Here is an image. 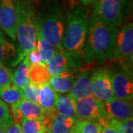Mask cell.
I'll list each match as a JSON object with an SVG mask.
<instances>
[{
    "mask_svg": "<svg viewBox=\"0 0 133 133\" xmlns=\"http://www.w3.org/2000/svg\"><path fill=\"white\" fill-rule=\"evenodd\" d=\"M77 58L64 50H56L52 58L47 63L51 76H56L69 68L76 67Z\"/></svg>",
    "mask_w": 133,
    "mask_h": 133,
    "instance_id": "cell-14",
    "label": "cell"
},
{
    "mask_svg": "<svg viewBox=\"0 0 133 133\" xmlns=\"http://www.w3.org/2000/svg\"><path fill=\"white\" fill-rule=\"evenodd\" d=\"M56 109L58 112L66 117L76 118L75 100L72 99L68 94L67 95L58 94Z\"/></svg>",
    "mask_w": 133,
    "mask_h": 133,
    "instance_id": "cell-21",
    "label": "cell"
},
{
    "mask_svg": "<svg viewBox=\"0 0 133 133\" xmlns=\"http://www.w3.org/2000/svg\"><path fill=\"white\" fill-rule=\"evenodd\" d=\"M14 121L8 107L2 100L0 99V126L8 128Z\"/></svg>",
    "mask_w": 133,
    "mask_h": 133,
    "instance_id": "cell-26",
    "label": "cell"
},
{
    "mask_svg": "<svg viewBox=\"0 0 133 133\" xmlns=\"http://www.w3.org/2000/svg\"><path fill=\"white\" fill-rule=\"evenodd\" d=\"M58 94L49 83L39 87L38 104L44 112H52L56 110V101Z\"/></svg>",
    "mask_w": 133,
    "mask_h": 133,
    "instance_id": "cell-18",
    "label": "cell"
},
{
    "mask_svg": "<svg viewBox=\"0 0 133 133\" xmlns=\"http://www.w3.org/2000/svg\"><path fill=\"white\" fill-rule=\"evenodd\" d=\"M112 89L115 98L132 100L133 97L132 74L127 67L110 72Z\"/></svg>",
    "mask_w": 133,
    "mask_h": 133,
    "instance_id": "cell-7",
    "label": "cell"
},
{
    "mask_svg": "<svg viewBox=\"0 0 133 133\" xmlns=\"http://www.w3.org/2000/svg\"><path fill=\"white\" fill-rule=\"evenodd\" d=\"M13 73L9 66L0 64V86L11 84L13 83Z\"/></svg>",
    "mask_w": 133,
    "mask_h": 133,
    "instance_id": "cell-29",
    "label": "cell"
},
{
    "mask_svg": "<svg viewBox=\"0 0 133 133\" xmlns=\"http://www.w3.org/2000/svg\"><path fill=\"white\" fill-rule=\"evenodd\" d=\"M36 29L46 42L56 50H64L62 40L64 19L59 11H52L36 22Z\"/></svg>",
    "mask_w": 133,
    "mask_h": 133,
    "instance_id": "cell-4",
    "label": "cell"
},
{
    "mask_svg": "<svg viewBox=\"0 0 133 133\" xmlns=\"http://www.w3.org/2000/svg\"><path fill=\"white\" fill-rule=\"evenodd\" d=\"M76 78L74 72L69 68L56 76H51L49 81L52 88L59 93L69 92Z\"/></svg>",
    "mask_w": 133,
    "mask_h": 133,
    "instance_id": "cell-17",
    "label": "cell"
},
{
    "mask_svg": "<svg viewBox=\"0 0 133 133\" xmlns=\"http://www.w3.org/2000/svg\"><path fill=\"white\" fill-rule=\"evenodd\" d=\"M42 121L45 127L52 133H70L78 119L66 117L55 110L52 112H44Z\"/></svg>",
    "mask_w": 133,
    "mask_h": 133,
    "instance_id": "cell-11",
    "label": "cell"
},
{
    "mask_svg": "<svg viewBox=\"0 0 133 133\" xmlns=\"http://www.w3.org/2000/svg\"><path fill=\"white\" fill-rule=\"evenodd\" d=\"M19 123L22 133H43L46 129L43 121L40 119L22 118Z\"/></svg>",
    "mask_w": 133,
    "mask_h": 133,
    "instance_id": "cell-23",
    "label": "cell"
},
{
    "mask_svg": "<svg viewBox=\"0 0 133 133\" xmlns=\"http://www.w3.org/2000/svg\"><path fill=\"white\" fill-rule=\"evenodd\" d=\"M112 122L114 124L117 133H133L132 118H130L124 121L112 120Z\"/></svg>",
    "mask_w": 133,
    "mask_h": 133,
    "instance_id": "cell-28",
    "label": "cell"
},
{
    "mask_svg": "<svg viewBox=\"0 0 133 133\" xmlns=\"http://www.w3.org/2000/svg\"><path fill=\"white\" fill-rule=\"evenodd\" d=\"M104 104L106 112L111 120L124 121L132 118V100H124L114 98Z\"/></svg>",
    "mask_w": 133,
    "mask_h": 133,
    "instance_id": "cell-13",
    "label": "cell"
},
{
    "mask_svg": "<svg viewBox=\"0 0 133 133\" xmlns=\"http://www.w3.org/2000/svg\"><path fill=\"white\" fill-rule=\"evenodd\" d=\"M18 0H0V28L12 40L16 38Z\"/></svg>",
    "mask_w": 133,
    "mask_h": 133,
    "instance_id": "cell-9",
    "label": "cell"
},
{
    "mask_svg": "<svg viewBox=\"0 0 133 133\" xmlns=\"http://www.w3.org/2000/svg\"><path fill=\"white\" fill-rule=\"evenodd\" d=\"M0 98L3 101L9 104H13L23 98L22 89L13 84L10 85L0 86Z\"/></svg>",
    "mask_w": 133,
    "mask_h": 133,
    "instance_id": "cell-22",
    "label": "cell"
},
{
    "mask_svg": "<svg viewBox=\"0 0 133 133\" xmlns=\"http://www.w3.org/2000/svg\"><path fill=\"white\" fill-rule=\"evenodd\" d=\"M102 127L97 122L78 120L72 129L73 133H101Z\"/></svg>",
    "mask_w": 133,
    "mask_h": 133,
    "instance_id": "cell-24",
    "label": "cell"
},
{
    "mask_svg": "<svg viewBox=\"0 0 133 133\" xmlns=\"http://www.w3.org/2000/svg\"><path fill=\"white\" fill-rule=\"evenodd\" d=\"M75 109L78 120L95 121L102 127L112 121L106 112L104 104L92 95L75 100Z\"/></svg>",
    "mask_w": 133,
    "mask_h": 133,
    "instance_id": "cell-5",
    "label": "cell"
},
{
    "mask_svg": "<svg viewBox=\"0 0 133 133\" xmlns=\"http://www.w3.org/2000/svg\"><path fill=\"white\" fill-rule=\"evenodd\" d=\"M43 113L44 110L38 103L24 98L11 104V115L17 122L22 118L42 120Z\"/></svg>",
    "mask_w": 133,
    "mask_h": 133,
    "instance_id": "cell-12",
    "label": "cell"
},
{
    "mask_svg": "<svg viewBox=\"0 0 133 133\" xmlns=\"http://www.w3.org/2000/svg\"><path fill=\"white\" fill-rule=\"evenodd\" d=\"M50 77L51 76L48 70L47 64L40 62L38 64L30 66V82L34 84L41 86L49 83Z\"/></svg>",
    "mask_w": 133,
    "mask_h": 133,
    "instance_id": "cell-19",
    "label": "cell"
},
{
    "mask_svg": "<svg viewBox=\"0 0 133 133\" xmlns=\"http://www.w3.org/2000/svg\"><path fill=\"white\" fill-rule=\"evenodd\" d=\"M90 87L92 95L103 103H107L115 98L112 89L110 72L107 70H98L92 72Z\"/></svg>",
    "mask_w": 133,
    "mask_h": 133,
    "instance_id": "cell-8",
    "label": "cell"
},
{
    "mask_svg": "<svg viewBox=\"0 0 133 133\" xmlns=\"http://www.w3.org/2000/svg\"><path fill=\"white\" fill-rule=\"evenodd\" d=\"M93 16L107 24L118 27L124 16V0H92Z\"/></svg>",
    "mask_w": 133,
    "mask_h": 133,
    "instance_id": "cell-6",
    "label": "cell"
},
{
    "mask_svg": "<svg viewBox=\"0 0 133 133\" xmlns=\"http://www.w3.org/2000/svg\"><path fill=\"white\" fill-rule=\"evenodd\" d=\"M39 87L30 82L27 86L22 89L23 98L31 101L33 102H38V94H39Z\"/></svg>",
    "mask_w": 133,
    "mask_h": 133,
    "instance_id": "cell-27",
    "label": "cell"
},
{
    "mask_svg": "<svg viewBox=\"0 0 133 133\" xmlns=\"http://www.w3.org/2000/svg\"><path fill=\"white\" fill-rule=\"evenodd\" d=\"M84 5H88L89 3H91L92 0H80Z\"/></svg>",
    "mask_w": 133,
    "mask_h": 133,
    "instance_id": "cell-33",
    "label": "cell"
},
{
    "mask_svg": "<svg viewBox=\"0 0 133 133\" xmlns=\"http://www.w3.org/2000/svg\"><path fill=\"white\" fill-rule=\"evenodd\" d=\"M89 19L76 10L67 15V24L64 33L63 49L77 58L84 56V47L88 30Z\"/></svg>",
    "mask_w": 133,
    "mask_h": 133,
    "instance_id": "cell-2",
    "label": "cell"
},
{
    "mask_svg": "<svg viewBox=\"0 0 133 133\" xmlns=\"http://www.w3.org/2000/svg\"><path fill=\"white\" fill-rule=\"evenodd\" d=\"M70 133H73V132H72V131H71V132H70Z\"/></svg>",
    "mask_w": 133,
    "mask_h": 133,
    "instance_id": "cell-36",
    "label": "cell"
},
{
    "mask_svg": "<svg viewBox=\"0 0 133 133\" xmlns=\"http://www.w3.org/2000/svg\"><path fill=\"white\" fill-rule=\"evenodd\" d=\"M43 133H52V132H50V130H49L48 128H46Z\"/></svg>",
    "mask_w": 133,
    "mask_h": 133,
    "instance_id": "cell-35",
    "label": "cell"
},
{
    "mask_svg": "<svg viewBox=\"0 0 133 133\" xmlns=\"http://www.w3.org/2000/svg\"><path fill=\"white\" fill-rule=\"evenodd\" d=\"M118 30L103 21L92 17L89 21L84 52L87 62L104 61L113 58Z\"/></svg>",
    "mask_w": 133,
    "mask_h": 133,
    "instance_id": "cell-1",
    "label": "cell"
},
{
    "mask_svg": "<svg viewBox=\"0 0 133 133\" xmlns=\"http://www.w3.org/2000/svg\"><path fill=\"white\" fill-rule=\"evenodd\" d=\"M36 48L38 49V52L42 58V62L47 64L48 61L52 58L56 50L51 46L48 42H46L42 36L37 32V43Z\"/></svg>",
    "mask_w": 133,
    "mask_h": 133,
    "instance_id": "cell-25",
    "label": "cell"
},
{
    "mask_svg": "<svg viewBox=\"0 0 133 133\" xmlns=\"http://www.w3.org/2000/svg\"><path fill=\"white\" fill-rule=\"evenodd\" d=\"M13 73V84L22 89L30 83L29 72L30 64L26 58H24Z\"/></svg>",
    "mask_w": 133,
    "mask_h": 133,
    "instance_id": "cell-20",
    "label": "cell"
},
{
    "mask_svg": "<svg viewBox=\"0 0 133 133\" xmlns=\"http://www.w3.org/2000/svg\"><path fill=\"white\" fill-rule=\"evenodd\" d=\"M101 133H117L115 127L113 123L112 122V121L109 124L102 127Z\"/></svg>",
    "mask_w": 133,
    "mask_h": 133,
    "instance_id": "cell-32",
    "label": "cell"
},
{
    "mask_svg": "<svg viewBox=\"0 0 133 133\" xmlns=\"http://www.w3.org/2000/svg\"><path fill=\"white\" fill-rule=\"evenodd\" d=\"M5 133H22L21 125L19 122L14 121L13 124L7 128Z\"/></svg>",
    "mask_w": 133,
    "mask_h": 133,
    "instance_id": "cell-31",
    "label": "cell"
},
{
    "mask_svg": "<svg viewBox=\"0 0 133 133\" xmlns=\"http://www.w3.org/2000/svg\"><path fill=\"white\" fill-rule=\"evenodd\" d=\"M24 58L27 59L30 66L42 62V58L40 56V53H39L38 49L36 48H34L30 52H28V55L24 57Z\"/></svg>",
    "mask_w": 133,
    "mask_h": 133,
    "instance_id": "cell-30",
    "label": "cell"
},
{
    "mask_svg": "<svg viewBox=\"0 0 133 133\" xmlns=\"http://www.w3.org/2000/svg\"><path fill=\"white\" fill-rule=\"evenodd\" d=\"M22 61L20 50L5 38L0 28V64L16 66Z\"/></svg>",
    "mask_w": 133,
    "mask_h": 133,
    "instance_id": "cell-15",
    "label": "cell"
},
{
    "mask_svg": "<svg viewBox=\"0 0 133 133\" xmlns=\"http://www.w3.org/2000/svg\"><path fill=\"white\" fill-rule=\"evenodd\" d=\"M16 38L23 60L28 52L36 48L37 29L36 21L31 8L19 1L17 5Z\"/></svg>",
    "mask_w": 133,
    "mask_h": 133,
    "instance_id": "cell-3",
    "label": "cell"
},
{
    "mask_svg": "<svg viewBox=\"0 0 133 133\" xmlns=\"http://www.w3.org/2000/svg\"><path fill=\"white\" fill-rule=\"evenodd\" d=\"M132 51L133 24L129 23L123 26L119 33H117L113 58L117 59H132Z\"/></svg>",
    "mask_w": 133,
    "mask_h": 133,
    "instance_id": "cell-10",
    "label": "cell"
},
{
    "mask_svg": "<svg viewBox=\"0 0 133 133\" xmlns=\"http://www.w3.org/2000/svg\"><path fill=\"white\" fill-rule=\"evenodd\" d=\"M92 72L86 70L80 72L74 80L68 95L73 100H76L87 95H92L90 87L91 76Z\"/></svg>",
    "mask_w": 133,
    "mask_h": 133,
    "instance_id": "cell-16",
    "label": "cell"
},
{
    "mask_svg": "<svg viewBox=\"0 0 133 133\" xmlns=\"http://www.w3.org/2000/svg\"><path fill=\"white\" fill-rule=\"evenodd\" d=\"M6 129H7V128H5L2 126H0V133H5L6 132Z\"/></svg>",
    "mask_w": 133,
    "mask_h": 133,
    "instance_id": "cell-34",
    "label": "cell"
}]
</instances>
